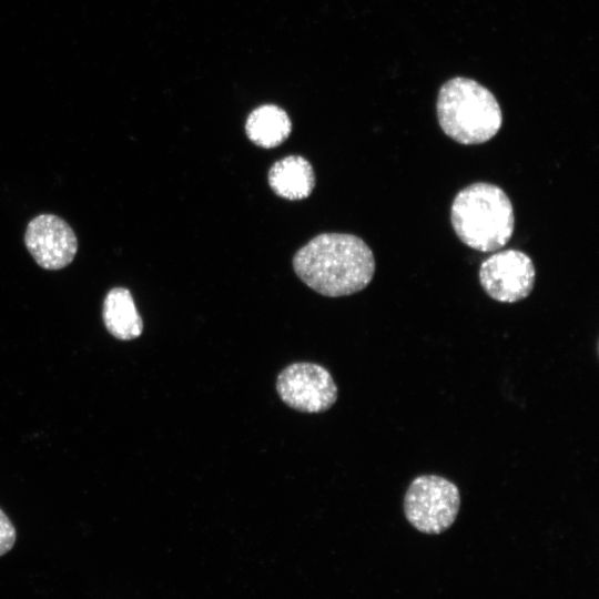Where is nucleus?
Returning <instances> with one entry per match:
<instances>
[{
	"mask_svg": "<svg viewBox=\"0 0 599 599\" xmlns=\"http://www.w3.org/2000/svg\"><path fill=\"white\" fill-rule=\"evenodd\" d=\"M292 130L287 113L276 105H262L248 115L245 123L247 138L264 149L276 148L290 135Z\"/></svg>",
	"mask_w": 599,
	"mask_h": 599,
	"instance_id": "9d476101",
	"label": "nucleus"
},
{
	"mask_svg": "<svg viewBox=\"0 0 599 599\" xmlns=\"http://www.w3.org/2000/svg\"><path fill=\"white\" fill-rule=\"evenodd\" d=\"M102 317L108 332L118 339L130 341L142 334V318L132 294L124 287H114L108 292Z\"/></svg>",
	"mask_w": 599,
	"mask_h": 599,
	"instance_id": "1a4fd4ad",
	"label": "nucleus"
},
{
	"mask_svg": "<svg viewBox=\"0 0 599 599\" xmlns=\"http://www.w3.org/2000/svg\"><path fill=\"white\" fill-rule=\"evenodd\" d=\"M24 244L37 264L50 271L68 266L78 251L73 230L54 214L32 219L26 230Z\"/></svg>",
	"mask_w": 599,
	"mask_h": 599,
	"instance_id": "0eeeda50",
	"label": "nucleus"
},
{
	"mask_svg": "<svg viewBox=\"0 0 599 599\" xmlns=\"http://www.w3.org/2000/svg\"><path fill=\"white\" fill-rule=\"evenodd\" d=\"M281 399L302 413H322L337 399V386L329 372L314 363H293L277 376Z\"/></svg>",
	"mask_w": 599,
	"mask_h": 599,
	"instance_id": "39448f33",
	"label": "nucleus"
},
{
	"mask_svg": "<svg viewBox=\"0 0 599 599\" xmlns=\"http://www.w3.org/2000/svg\"><path fill=\"white\" fill-rule=\"evenodd\" d=\"M272 191L286 200H303L315 186V174L311 163L300 155H288L276 161L268 171Z\"/></svg>",
	"mask_w": 599,
	"mask_h": 599,
	"instance_id": "6e6552de",
	"label": "nucleus"
},
{
	"mask_svg": "<svg viewBox=\"0 0 599 599\" xmlns=\"http://www.w3.org/2000/svg\"><path fill=\"white\" fill-rule=\"evenodd\" d=\"M436 110L444 133L460 144L485 143L502 124L494 94L468 78L457 77L445 82L438 92Z\"/></svg>",
	"mask_w": 599,
	"mask_h": 599,
	"instance_id": "7ed1b4c3",
	"label": "nucleus"
},
{
	"mask_svg": "<svg viewBox=\"0 0 599 599\" xmlns=\"http://www.w3.org/2000/svg\"><path fill=\"white\" fill-rule=\"evenodd\" d=\"M450 222L464 244L476 251L493 252L505 246L512 236L514 209L498 185L477 182L456 194Z\"/></svg>",
	"mask_w": 599,
	"mask_h": 599,
	"instance_id": "f03ea898",
	"label": "nucleus"
},
{
	"mask_svg": "<svg viewBox=\"0 0 599 599\" xmlns=\"http://www.w3.org/2000/svg\"><path fill=\"white\" fill-rule=\"evenodd\" d=\"M536 270L531 258L519 250H505L486 258L479 268V282L486 294L501 303L528 297Z\"/></svg>",
	"mask_w": 599,
	"mask_h": 599,
	"instance_id": "423d86ee",
	"label": "nucleus"
},
{
	"mask_svg": "<svg viewBox=\"0 0 599 599\" xmlns=\"http://www.w3.org/2000/svg\"><path fill=\"white\" fill-rule=\"evenodd\" d=\"M460 493L450 480L438 475L415 477L404 496L403 509L408 522L418 531L438 535L456 520Z\"/></svg>",
	"mask_w": 599,
	"mask_h": 599,
	"instance_id": "20e7f679",
	"label": "nucleus"
},
{
	"mask_svg": "<svg viewBox=\"0 0 599 599\" xmlns=\"http://www.w3.org/2000/svg\"><path fill=\"white\" fill-rule=\"evenodd\" d=\"M17 532L13 524L0 508V557L8 554L16 544Z\"/></svg>",
	"mask_w": 599,
	"mask_h": 599,
	"instance_id": "9b49d317",
	"label": "nucleus"
},
{
	"mask_svg": "<svg viewBox=\"0 0 599 599\" xmlns=\"http://www.w3.org/2000/svg\"><path fill=\"white\" fill-rule=\"evenodd\" d=\"M302 282L328 296H347L364 290L373 280L375 257L358 236L323 233L302 246L293 257Z\"/></svg>",
	"mask_w": 599,
	"mask_h": 599,
	"instance_id": "f257e3e1",
	"label": "nucleus"
}]
</instances>
